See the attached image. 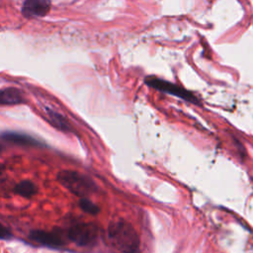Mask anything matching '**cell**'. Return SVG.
Wrapping results in <instances>:
<instances>
[{
    "label": "cell",
    "mask_w": 253,
    "mask_h": 253,
    "mask_svg": "<svg viewBox=\"0 0 253 253\" xmlns=\"http://www.w3.org/2000/svg\"><path fill=\"white\" fill-rule=\"evenodd\" d=\"M107 236L111 245L122 253H136L139 249L140 241L136 230L124 219L110 222Z\"/></svg>",
    "instance_id": "6da1fadb"
},
{
    "label": "cell",
    "mask_w": 253,
    "mask_h": 253,
    "mask_svg": "<svg viewBox=\"0 0 253 253\" xmlns=\"http://www.w3.org/2000/svg\"><path fill=\"white\" fill-rule=\"evenodd\" d=\"M58 182L72 194L86 198L97 190V186L88 176L72 170H63L57 174Z\"/></svg>",
    "instance_id": "7a4b0ae2"
},
{
    "label": "cell",
    "mask_w": 253,
    "mask_h": 253,
    "mask_svg": "<svg viewBox=\"0 0 253 253\" xmlns=\"http://www.w3.org/2000/svg\"><path fill=\"white\" fill-rule=\"evenodd\" d=\"M98 234L99 229L96 224L80 222L68 229L67 237L78 246H88L96 241Z\"/></svg>",
    "instance_id": "3957f363"
},
{
    "label": "cell",
    "mask_w": 253,
    "mask_h": 253,
    "mask_svg": "<svg viewBox=\"0 0 253 253\" xmlns=\"http://www.w3.org/2000/svg\"><path fill=\"white\" fill-rule=\"evenodd\" d=\"M145 83L148 86H150L154 89H157V90H159L163 93H167V94L176 96L178 98H181L183 100L189 101V102L194 103V104L199 103L198 98L194 94H192L190 91H188V90L184 89L183 87H180L176 84H173L169 81H165L161 78L148 76V77L145 78Z\"/></svg>",
    "instance_id": "277c9868"
},
{
    "label": "cell",
    "mask_w": 253,
    "mask_h": 253,
    "mask_svg": "<svg viewBox=\"0 0 253 253\" xmlns=\"http://www.w3.org/2000/svg\"><path fill=\"white\" fill-rule=\"evenodd\" d=\"M29 237L39 244L52 248L60 247L64 244V238L59 232H56V230H33L30 232Z\"/></svg>",
    "instance_id": "5b68a950"
},
{
    "label": "cell",
    "mask_w": 253,
    "mask_h": 253,
    "mask_svg": "<svg viewBox=\"0 0 253 253\" xmlns=\"http://www.w3.org/2000/svg\"><path fill=\"white\" fill-rule=\"evenodd\" d=\"M50 0H25L22 7V14L26 18L44 17L50 10Z\"/></svg>",
    "instance_id": "8992f818"
},
{
    "label": "cell",
    "mask_w": 253,
    "mask_h": 253,
    "mask_svg": "<svg viewBox=\"0 0 253 253\" xmlns=\"http://www.w3.org/2000/svg\"><path fill=\"white\" fill-rule=\"evenodd\" d=\"M2 105H16L24 102V97L21 91L14 87H8L1 91L0 95Z\"/></svg>",
    "instance_id": "52a82bcc"
},
{
    "label": "cell",
    "mask_w": 253,
    "mask_h": 253,
    "mask_svg": "<svg viewBox=\"0 0 253 253\" xmlns=\"http://www.w3.org/2000/svg\"><path fill=\"white\" fill-rule=\"evenodd\" d=\"M2 138L17 144H25V145L40 144V142L35 138H33L32 136H29L24 133H18V132H4L2 134Z\"/></svg>",
    "instance_id": "ba28073f"
},
{
    "label": "cell",
    "mask_w": 253,
    "mask_h": 253,
    "mask_svg": "<svg viewBox=\"0 0 253 253\" xmlns=\"http://www.w3.org/2000/svg\"><path fill=\"white\" fill-rule=\"evenodd\" d=\"M37 187L36 185L29 181V180H24L17 184L14 188V192L24 198H31L37 193Z\"/></svg>",
    "instance_id": "9c48e42d"
},
{
    "label": "cell",
    "mask_w": 253,
    "mask_h": 253,
    "mask_svg": "<svg viewBox=\"0 0 253 253\" xmlns=\"http://www.w3.org/2000/svg\"><path fill=\"white\" fill-rule=\"evenodd\" d=\"M46 114L48 115L49 121L55 127H57L58 129L63 130V131H68V129H70V126H69L67 121L61 115H59L58 113H56L52 110H49V109L46 110Z\"/></svg>",
    "instance_id": "30bf717a"
},
{
    "label": "cell",
    "mask_w": 253,
    "mask_h": 253,
    "mask_svg": "<svg viewBox=\"0 0 253 253\" xmlns=\"http://www.w3.org/2000/svg\"><path fill=\"white\" fill-rule=\"evenodd\" d=\"M79 206L80 208L87 213L90 214H96L99 212V207L97 205H95L94 203H92L90 200H88L87 198H81L79 201Z\"/></svg>",
    "instance_id": "8fae6325"
},
{
    "label": "cell",
    "mask_w": 253,
    "mask_h": 253,
    "mask_svg": "<svg viewBox=\"0 0 253 253\" xmlns=\"http://www.w3.org/2000/svg\"><path fill=\"white\" fill-rule=\"evenodd\" d=\"M12 234H11V231L6 228L4 225H2L1 227V239H9L11 238Z\"/></svg>",
    "instance_id": "7c38bea8"
}]
</instances>
